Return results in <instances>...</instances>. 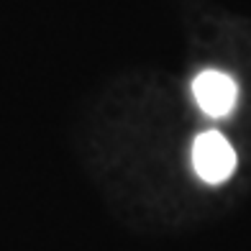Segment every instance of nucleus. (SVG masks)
Instances as JSON below:
<instances>
[{
	"mask_svg": "<svg viewBox=\"0 0 251 251\" xmlns=\"http://www.w3.org/2000/svg\"><path fill=\"white\" fill-rule=\"evenodd\" d=\"M192 169L208 185H221L236 169V151L218 131H202L192 144Z\"/></svg>",
	"mask_w": 251,
	"mask_h": 251,
	"instance_id": "nucleus-1",
	"label": "nucleus"
},
{
	"mask_svg": "<svg viewBox=\"0 0 251 251\" xmlns=\"http://www.w3.org/2000/svg\"><path fill=\"white\" fill-rule=\"evenodd\" d=\"M192 98L198 108L210 118L228 116L238 102V85L231 75L221 70H205L192 79Z\"/></svg>",
	"mask_w": 251,
	"mask_h": 251,
	"instance_id": "nucleus-2",
	"label": "nucleus"
}]
</instances>
